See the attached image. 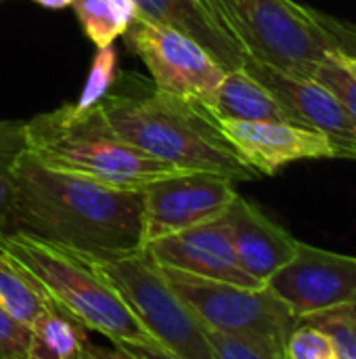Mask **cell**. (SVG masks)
Returning a JSON list of instances; mask_svg holds the SVG:
<instances>
[{"instance_id": "6da1fadb", "label": "cell", "mask_w": 356, "mask_h": 359, "mask_svg": "<svg viewBox=\"0 0 356 359\" xmlns=\"http://www.w3.org/2000/svg\"><path fill=\"white\" fill-rule=\"evenodd\" d=\"M13 233L38 238L84 261L126 257L143 248V189L55 170L25 149L17 162Z\"/></svg>"}, {"instance_id": "7a4b0ae2", "label": "cell", "mask_w": 356, "mask_h": 359, "mask_svg": "<svg viewBox=\"0 0 356 359\" xmlns=\"http://www.w3.org/2000/svg\"><path fill=\"white\" fill-rule=\"evenodd\" d=\"M109 126L141 151L180 170H206L237 181L258 177L195 101L126 76L97 103Z\"/></svg>"}, {"instance_id": "3957f363", "label": "cell", "mask_w": 356, "mask_h": 359, "mask_svg": "<svg viewBox=\"0 0 356 359\" xmlns=\"http://www.w3.org/2000/svg\"><path fill=\"white\" fill-rule=\"evenodd\" d=\"M0 252L38 284L52 307L109 339L124 358H168L88 261L25 233L0 238Z\"/></svg>"}, {"instance_id": "277c9868", "label": "cell", "mask_w": 356, "mask_h": 359, "mask_svg": "<svg viewBox=\"0 0 356 359\" xmlns=\"http://www.w3.org/2000/svg\"><path fill=\"white\" fill-rule=\"evenodd\" d=\"M245 57L308 76L332 53L356 57V25L296 0H199Z\"/></svg>"}, {"instance_id": "5b68a950", "label": "cell", "mask_w": 356, "mask_h": 359, "mask_svg": "<svg viewBox=\"0 0 356 359\" xmlns=\"http://www.w3.org/2000/svg\"><path fill=\"white\" fill-rule=\"evenodd\" d=\"M25 147L42 164L111 187L143 189L151 181L178 172L122 139L99 105H61L23 122Z\"/></svg>"}, {"instance_id": "8992f818", "label": "cell", "mask_w": 356, "mask_h": 359, "mask_svg": "<svg viewBox=\"0 0 356 359\" xmlns=\"http://www.w3.org/2000/svg\"><path fill=\"white\" fill-rule=\"evenodd\" d=\"M88 263L113 286L168 358L212 359L199 320L172 290L162 265L145 248L120 259Z\"/></svg>"}, {"instance_id": "52a82bcc", "label": "cell", "mask_w": 356, "mask_h": 359, "mask_svg": "<svg viewBox=\"0 0 356 359\" xmlns=\"http://www.w3.org/2000/svg\"><path fill=\"white\" fill-rule=\"evenodd\" d=\"M172 290L183 299L201 326L260 339L283 351L300 318L269 288L199 278L162 267Z\"/></svg>"}, {"instance_id": "ba28073f", "label": "cell", "mask_w": 356, "mask_h": 359, "mask_svg": "<svg viewBox=\"0 0 356 359\" xmlns=\"http://www.w3.org/2000/svg\"><path fill=\"white\" fill-rule=\"evenodd\" d=\"M128 48L145 63L159 90L204 103L225 78L227 69L187 34L134 15L126 34Z\"/></svg>"}, {"instance_id": "9c48e42d", "label": "cell", "mask_w": 356, "mask_h": 359, "mask_svg": "<svg viewBox=\"0 0 356 359\" xmlns=\"http://www.w3.org/2000/svg\"><path fill=\"white\" fill-rule=\"evenodd\" d=\"M235 181L206 170H178L143 187L141 246L227 212Z\"/></svg>"}, {"instance_id": "30bf717a", "label": "cell", "mask_w": 356, "mask_h": 359, "mask_svg": "<svg viewBox=\"0 0 356 359\" xmlns=\"http://www.w3.org/2000/svg\"><path fill=\"white\" fill-rule=\"evenodd\" d=\"M266 286L300 320L355 303L356 257L298 242L296 255L266 280Z\"/></svg>"}, {"instance_id": "8fae6325", "label": "cell", "mask_w": 356, "mask_h": 359, "mask_svg": "<svg viewBox=\"0 0 356 359\" xmlns=\"http://www.w3.org/2000/svg\"><path fill=\"white\" fill-rule=\"evenodd\" d=\"M241 67L275 95L294 124L323 133L332 141L338 158L356 160L353 122L329 88L308 76L290 74L252 57H245Z\"/></svg>"}, {"instance_id": "7c38bea8", "label": "cell", "mask_w": 356, "mask_h": 359, "mask_svg": "<svg viewBox=\"0 0 356 359\" xmlns=\"http://www.w3.org/2000/svg\"><path fill=\"white\" fill-rule=\"evenodd\" d=\"M145 250L162 267L250 288L266 286L239 265L225 215L157 238L149 242Z\"/></svg>"}, {"instance_id": "4fadbf2b", "label": "cell", "mask_w": 356, "mask_h": 359, "mask_svg": "<svg viewBox=\"0 0 356 359\" xmlns=\"http://www.w3.org/2000/svg\"><path fill=\"white\" fill-rule=\"evenodd\" d=\"M216 122L233 149L258 175L273 177L283 166L300 160L338 158L332 141L323 133L294 122Z\"/></svg>"}, {"instance_id": "5bb4252c", "label": "cell", "mask_w": 356, "mask_h": 359, "mask_svg": "<svg viewBox=\"0 0 356 359\" xmlns=\"http://www.w3.org/2000/svg\"><path fill=\"white\" fill-rule=\"evenodd\" d=\"M225 219L239 265L262 284L298 250L300 240L239 194L227 208Z\"/></svg>"}, {"instance_id": "9a60e30c", "label": "cell", "mask_w": 356, "mask_h": 359, "mask_svg": "<svg viewBox=\"0 0 356 359\" xmlns=\"http://www.w3.org/2000/svg\"><path fill=\"white\" fill-rule=\"evenodd\" d=\"M136 13L170 25L199 42L227 72L241 67L245 53L239 44L206 13L199 0H134Z\"/></svg>"}, {"instance_id": "2e32d148", "label": "cell", "mask_w": 356, "mask_h": 359, "mask_svg": "<svg viewBox=\"0 0 356 359\" xmlns=\"http://www.w3.org/2000/svg\"><path fill=\"white\" fill-rule=\"evenodd\" d=\"M214 120L292 122L275 95L243 67L229 69L214 93L201 103Z\"/></svg>"}, {"instance_id": "e0dca14e", "label": "cell", "mask_w": 356, "mask_h": 359, "mask_svg": "<svg viewBox=\"0 0 356 359\" xmlns=\"http://www.w3.org/2000/svg\"><path fill=\"white\" fill-rule=\"evenodd\" d=\"M29 332L27 359L99 358V349L88 339V328L52 305L29 326Z\"/></svg>"}, {"instance_id": "ac0fdd59", "label": "cell", "mask_w": 356, "mask_h": 359, "mask_svg": "<svg viewBox=\"0 0 356 359\" xmlns=\"http://www.w3.org/2000/svg\"><path fill=\"white\" fill-rule=\"evenodd\" d=\"M71 6L97 48L109 46L124 36L136 15L134 0H73Z\"/></svg>"}, {"instance_id": "d6986e66", "label": "cell", "mask_w": 356, "mask_h": 359, "mask_svg": "<svg viewBox=\"0 0 356 359\" xmlns=\"http://www.w3.org/2000/svg\"><path fill=\"white\" fill-rule=\"evenodd\" d=\"M0 307L21 324L31 326L48 307V299L38 284L8 257L0 252Z\"/></svg>"}, {"instance_id": "ffe728a7", "label": "cell", "mask_w": 356, "mask_h": 359, "mask_svg": "<svg viewBox=\"0 0 356 359\" xmlns=\"http://www.w3.org/2000/svg\"><path fill=\"white\" fill-rule=\"evenodd\" d=\"M25 149L23 122L0 120V238L13 233L17 162Z\"/></svg>"}, {"instance_id": "44dd1931", "label": "cell", "mask_w": 356, "mask_h": 359, "mask_svg": "<svg viewBox=\"0 0 356 359\" xmlns=\"http://www.w3.org/2000/svg\"><path fill=\"white\" fill-rule=\"evenodd\" d=\"M302 322L313 324L327 334L336 359H356V301L313 313L302 318Z\"/></svg>"}, {"instance_id": "7402d4cb", "label": "cell", "mask_w": 356, "mask_h": 359, "mask_svg": "<svg viewBox=\"0 0 356 359\" xmlns=\"http://www.w3.org/2000/svg\"><path fill=\"white\" fill-rule=\"evenodd\" d=\"M208 347L212 351V359H285L283 351L245 334L225 332L216 328L201 326Z\"/></svg>"}, {"instance_id": "603a6c76", "label": "cell", "mask_w": 356, "mask_h": 359, "mask_svg": "<svg viewBox=\"0 0 356 359\" xmlns=\"http://www.w3.org/2000/svg\"><path fill=\"white\" fill-rule=\"evenodd\" d=\"M308 78L321 82L325 88H329L336 99L342 103L344 111L348 114L353 128L356 133V76L342 65V61L332 53L327 59L315 63L308 72Z\"/></svg>"}, {"instance_id": "cb8c5ba5", "label": "cell", "mask_w": 356, "mask_h": 359, "mask_svg": "<svg viewBox=\"0 0 356 359\" xmlns=\"http://www.w3.org/2000/svg\"><path fill=\"white\" fill-rule=\"evenodd\" d=\"M115 67H118V53L113 44L97 48V57L92 61L88 80L84 84V90L78 99V107H92L97 105L113 86L115 82Z\"/></svg>"}, {"instance_id": "d4e9b609", "label": "cell", "mask_w": 356, "mask_h": 359, "mask_svg": "<svg viewBox=\"0 0 356 359\" xmlns=\"http://www.w3.org/2000/svg\"><path fill=\"white\" fill-rule=\"evenodd\" d=\"M285 359H336V353L325 332L300 320L285 343Z\"/></svg>"}, {"instance_id": "484cf974", "label": "cell", "mask_w": 356, "mask_h": 359, "mask_svg": "<svg viewBox=\"0 0 356 359\" xmlns=\"http://www.w3.org/2000/svg\"><path fill=\"white\" fill-rule=\"evenodd\" d=\"M29 326L0 307V359H27Z\"/></svg>"}, {"instance_id": "4316f807", "label": "cell", "mask_w": 356, "mask_h": 359, "mask_svg": "<svg viewBox=\"0 0 356 359\" xmlns=\"http://www.w3.org/2000/svg\"><path fill=\"white\" fill-rule=\"evenodd\" d=\"M34 2H38L40 6H44V8H55V11H59V8H65V6H71L73 4V0H34Z\"/></svg>"}, {"instance_id": "83f0119b", "label": "cell", "mask_w": 356, "mask_h": 359, "mask_svg": "<svg viewBox=\"0 0 356 359\" xmlns=\"http://www.w3.org/2000/svg\"><path fill=\"white\" fill-rule=\"evenodd\" d=\"M336 57L342 61L344 67H348V69L356 76V57H350V55H346V53H336Z\"/></svg>"}]
</instances>
